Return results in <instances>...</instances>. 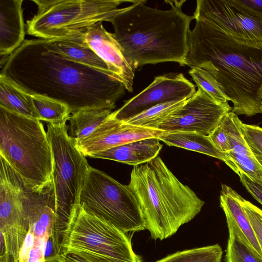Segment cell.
I'll list each match as a JSON object with an SVG mask.
<instances>
[{"mask_svg": "<svg viewBox=\"0 0 262 262\" xmlns=\"http://www.w3.org/2000/svg\"><path fill=\"white\" fill-rule=\"evenodd\" d=\"M223 250L219 244L178 251L156 262H220Z\"/></svg>", "mask_w": 262, "mask_h": 262, "instance_id": "obj_24", "label": "cell"}, {"mask_svg": "<svg viewBox=\"0 0 262 262\" xmlns=\"http://www.w3.org/2000/svg\"><path fill=\"white\" fill-rule=\"evenodd\" d=\"M0 156L40 192L53 183V157L42 123L0 106Z\"/></svg>", "mask_w": 262, "mask_h": 262, "instance_id": "obj_5", "label": "cell"}, {"mask_svg": "<svg viewBox=\"0 0 262 262\" xmlns=\"http://www.w3.org/2000/svg\"><path fill=\"white\" fill-rule=\"evenodd\" d=\"M232 108L217 102L201 88L157 128L166 132H183L209 135Z\"/></svg>", "mask_w": 262, "mask_h": 262, "instance_id": "obj_10", "label": "cell"}, {"mask_svg": "<svg viewBox=\"0 0 262 262\" xmlns=\"http://www.w3.org/2000/svg\"><path fill=\"white\" fill-rule=\"evenodd\" d=\"M188 73L198 88H201L219 103L227 104V98L216 80L206 70L198 67L190 68Z\"/></svg>", "mask_w": 262, "mask_h": 262, "instance_id": "obj_26", "label": "cell"}, {"mask_svg": "<svg viewBox=\"0 0 262 262\" xmlns=\"http://www.w3.org/2000/svg\"><path fill=\"white\" fill-rule=\"evenodd\" d=\"M242 123L237 115L232 111L226 114L220 122L228 135L231 144V150L237 153L253 155L244 139L241 130Z\"/></svg>", "mask_w": 262, "mask_h": 262, "instance_id": "obj_25", "label": "cell"}, {"mask_svg": "<svg viewBox=\"0 0 262 262\" xmlns=\"http://www.w3.org/2000/svg\"><path fill=\"white\" fill-rule=\"evenodd\" d=\"M231 2L247 13L262 19V0H230Z\"/></svg>", "mask_w": 262, "mask_h": 262, "instance_id": "obj_32", "label": "cell"}, {"mask_svg": "<svg viewBox=\"0 0 262 262\" xmlns=\"http://www.w3.org/2000/svg\"><path fill=\"white\" fill-rule=\"evenodd\" d=\"M35 242V239L33 233V226H30L19 251V262H28L30 251L34 247Z\"/></svg>", "mask_w": 262, "mask_h": 262, "instance_id": "obj_34", "label": "cell"}, {"mask_svg": "<svg viewBox=\"0 0 262 262\" xmlns=\"http://www.w3.org/2000/svg\"><path fill=\"white\" fill-rule=\"evenodd\" d=\"M225 153L233 162L239 173L242 172L253 181L262 184V166L253 155L232 150Z\"/></svg>", "mask_w": 262, "mask_h": 262, "instance_id": "obj_27", "label": "cell"}, {"mask_svg": "<svg viewBox=\"0 0 262 262\" xmlns=\"http://www.w3.org/2000/svg\"><path fill=\"white\" fill-rule=\"evenodd\" d=\"M162 145L157 137L133 141L93 155V158L107 159L136 166L158 156Z\"/></svg>", "mask_w": 262, "mask_h": 262, "instance_id": "obj_18", "label": "cell"}, {"mask_svg": "<svg viewBox=\"0 0 262 262\" xmlns=\"http://www.w3.org/2000/svg\"><path fill=\"white\" fill-rule=\"evenodd\" d=\"M226 262H262L244 242L234 236H229L226 252Z\"/></svg>", "mask_w": 262, "mask_h": 262, "instance_id": "obj_28", "label": "cell"}, {"mask_svg": "<svg viewBox=\"0 0 262 262\" xmlns=\"http://www.w3.org/2000/svg\"><path fill=\"white\" fill-rule=\"evenodd\" d=\"M241 130L251 152L262 166V127L242 123Z\"/></svg>", "mask_w": 262, "mask_h": 262, "instance_id": "obj_29", "label": "cell"}, {"mask_svg": "<svg viewBox=\"0 0 262 262\" xmlns=\"http://www.w3.org/2000/svg\"><path fill=\"white\" fill-rule=\"evenodd\" d=\"M164 131L127 124L111 115L90 135L74 142L84 157L141 139L158 137Z\"/></svg>", "mask_w": 262, "mask_h": 262, "instance_id": "obj_13", "label": "cell"}, {"mask_svg": "<svg viewBox=\"0 0 262 262\" xmlns=\"http://www.w3.org/2000/svg\"><path fill=\"white\" fill-rule=\"evenodd\" d=\"M23 0H0V56L6 58L25 41Z\"/></svg>", "mask_w": 262, "mask_h": 262, "instance_id": "obj_16", "label": "cell"}, {"mask_svg": "<svg viewBox=\"0 0 262 262\" xmlns=\"http://www.w3.org/2000/svg\"><path fill=\"white\" fill-rule=\"evenodd\" d=\"M47 126L54 162L55 228L62 231L71 211L79 203L90 165L70 137L67 122Z\"/></svg>", "mask_w": 262, "mask_h": 262, "instance_id": "obj_8", "label": "cell"}, {"mask_svg": "<svg viewBox=\"0 0 262 262\" xmlns=\"http://www.w3.org/2000/svg\"><path fill=\"white\" fill-rule=\"evenodd\" d=\"M239 200L251 224L262 251V210L241 196Z\"/></svg>", "mask_w": 262, "mask_h": 262, "instance_id": "obj_30", "label": "cell"}, {"mask_svg": "<svg viewBox=\"0 0 262 262\" xmlns=\"http://www.w3.org/2000/svg\"><path fill=\"white\" fill-rule=\"evenodd\" d=\"M43 244L44 242L35 239V245L30 251L28 262H46Z\"/></svg>", "mask_w": 262, "mask_h": 262, "instance_id": "obj_35", "label": "cell"}, {"mask_svg": "<svg viewBox=\"0 0 262 262\" xmlns=\"http://www.w3.org/2000/svg\"><path fill=\"white\" fill-rule=\"evenodd\" d=\"M31 95L40 121L58 124L69 120L71 112L67 104L46 96Z\"/></svg>", "mask_w": 262, "mask_h": 262, "instance_id": "obj_23", "label": "cell"}, {"mask_svg": "<svg viewBox=\"0 0 262 262\" xmlns=\"http://www.w3.org/2000/svg\"><path fill=\"white\" fill-rule=\"evenodd\" d=\"M84 38L86 44L104 61L109 71L127 91L132 92L135 71L125 58L113 33L105 30L102 22H99L88 29Z\"/></svg>", "mask_w": 262, "mask_h": 262, "instance_id": "obj_14", "label": "cell"}, {"mask_svg": "<svg viewBox=\"0 0 262 262\" xmlns=\"http://www.w3.org/2000/svg\"><path fill=\"white\" fill-rule=\"evenodd\" d=\"M186 101L174 100L160 103L123 121L137 126L157 129L160 125L180 108Z\"/></svg>", "mask_w": 262, "mask_h": 262, "instance_id": "obj_22", "label": "cell"}, {"mask_svg": "<svg viewBox=\"0 0 262 262\" xmlns=\"http://www.w3.org/2000/svg\"><path fill=\"white\" fill-rule=\"evenodd\" d=\"M208 136L220 151L226 152L231 150L228 135L220 123Z\"/></svg>", "mask_w": 262, "mask_h": 262, "instance_id": "obj_31", "label": "cell"}, {"mask_svg": "<svg viewBox=\"0 0 262 262\" xmlns=\"http://www.w3.org/2000/svg\"><path fill=\"white\" fill-rule=\"evenodd\" d=\"M188 45L185 66L210 73L232 102L231 111L248 117L262 113V41L236 38L210 23L195 20Z\"/></svg>", "mask_w": 262, "mask_h": 262, "instance_id": "obj_2", "label": "cell"}, {"mask_svg": "<svg viewBox=\"0 0 262 262\" xmlns=\"http://www.w3.org/2000/svg\"><path fill=\"white\" fill-rule=\"evenodd\" d=\"M261 111H262V93L261 95Z\"/></svg>", "mask_w": 262, "mask_h": 262, "instance_id": "obj_37", "label": "cell"}, {"mask_svg": "<svg viewBox=\"0 0 262 262\" xmlns=\"http://www.w3.org/2000/svg\"><path fill=\"white\" fill-rule=\"evenodd\" d=\"M195 20L210 23L236 38L262 41V19L247 13L230 0H198Z\"/></svg>", "mask_w": 262, "mask_h": 262, "instance_id": "obj_11", "label": "cell"}, {"mask_svg": "<svg viewBox=\"0 0 262 262\" xmlns=\"http://www.w3.org/2000/svg\"><path fill=\"white\" fill-rule=\"evenodd\" d=\"M84 34L66 40L43 39V46L49 51L67 60L113 75L104 61L85 42Z\"/></svg>", "mask_w": 262, "mask_h": 262, "instance_id": "obj_17", "label": "cell"}, {"mask_svg": "<svg viewBox=\"0 0 262 262\" xmlns=\"http://www.w3.org/2000/svg\"><path fill=\"white\" fill-rule=\"evenodd\" d=\"M112 111L102 109H88L72 113L69 121V135L76 142L89 135L112 113Z\"/></svg>", "mask_w": 262, "mask_h": 262, "instance_id": "obj_21", "label": "cell"}, {"mask_svg": "<svg viewBox=\"0 0 262 262\" xmlns=\"http://www.w3.org/2000/svg\"><path fill=\"white\" fill-rule=\"evenodd\" d=\"M185 2L165 1L171 8L164 10L147 6L146 1H136L114 18L113 36L135 71L165 62L185 66L190 25L194 19L182 11Z\"/></svg>", "mask_w": 262, "mask_h": 262, "instance_id": "obj_3", "label": "cell"}, {"mask_svg": "<svg viewBox=\"0 0 262 262\" xmlns=\"http://www.w3.org/2000/svg\"><path fill=\"white\" fill-rule=\"evenodd\" d=\"M4 75L31 95L67 104L71 114L88 109L112 111L126 90L113 75L67 60L47 50L43 39L25 40L0 59Z\"/></svg>", "mask_w": 262, "mask_h": 262, "instance_id": "obj_1", "label": "cell"}, {"mask_svg": "<svg viewBox=\"0 0 262 262\" xmlns=\"http://www.w3.org/2000/svg\"><path fill=\"white\" fill-rule=\"evenodd\" d=\"M128 186L139 204L145 229L154 239L163 240L174 234L205 204L159 156L134 166Z\"/></svg>", "mask_w": 262, "mask_h": 262, "instance_id": "obj_4", "label": "cell"}, {"mask_svg": "<svg viewBox=\"0 0 262 262\" xmlns=\"http://www.w3.org/2000/svg\"><path fill=\"white\" fill-rule=\"evenodd\" d=\"M0 106L39 120L32 96L6 76L0 74Z\"/></svg>", "mask_w": 262, "mask_h": 262, "instance_id": "obj_20", "label": "cell"}, {"mask_svg": "<svg viewBox=\"0 0 262 262\" xmlns=\"http://www.w3.org/2000/svg\"><path fill=\"white\" fill-rule=\"evenodd\" d=\"M61 253L89 262H143L125 233L79 203L71 211L61 234Z\"/></svg>", "mask_w": 262, "mask_h": 262, "instance_id": "obj_6", "label": "cell"}, {"mask_svg": "<svg viewBox=\"0 0 262 262\" xmlns=\"http://www.w3.org/2000/svg\"><path fill=\"white\" fill-rule=\"evenodd\" d=\"M36 13L27 21V34L46 40H65L84 34L93 25L112 23L125 8L119 0H32Z\"/></svg>", "mask_w": 262, "mask_h": 262, "instance_id": "obj_7", "label": "cell"}, {"mask_svg": "<svg viewBox=\"0 0 262 262\" xmlns=\"http://www.w3.org/2000/svg\"><path fill=\"white\" fill-rule=\"evenodd\" d=\"M169 146H176L218 159L225 163L238 175V170L233 162L225 152L220 151L208 136L191 132H164L157 137Z\"/></svg>", "mask_w": 262, "mask_h": 262, "instance_id": "obj_19", "label": "cell"}, {"mask_svg": "<svg viewBox=\"0 0 262 262\" xmlns=\"http://www.w3.org/2000/svg\"><path fill=\"white\" fill-rule=\"evenodd\" d=\"M79 203L124 233L145 229L141 209L128 185L91 166Z\"/></svg>", "mask_w": 262, "mask_h": 262, "instance_id": "obj_9", "label": "cell"}, {"mask_svg": "<svg viewBox=\"0 0 262 262\" xmlns=\"http://www.w3.org/2000/svg\"><path fill=\"white\" fill-rule=\"evenodd\" d=\"M196 92L195 85L182 73H171L156 76L144 90L117 110L114 118L124 121L157 104L174 100H186Z\"/></svg>", "mask_w": 262, "mask_h": 262, "instance_id": "obj_12", "label": "cell"}, {"mask_svg": "<svg viewBox=\"0 0 262 262\" xmlns=\"http://www.w3.org/2000/svg\"><path fill=\"white\" fill-rule=\"evenodd\" d=\"M220 262H222V261H220Z\"/></svg>", "mask_w": 262, "mask_h": 262, "instance_id": "obj_38", "label": "cell"}, {"mask_svg": "<svg viewBox=\"0 0 262 262\" xmlns=\"http://www.w3.org/2000/svg\"><path fill=\"white\" fill-rule=\"evenodd\" d=\"M238 176L247 191L262 205V184L253 181L242 172H239Z\"/></svg>", "mask_w": 262, "mask_h": 262, "instance_id": "obj_33", "label": "cell"}, {"mask_svg": "<svg viewBox=\"0 0 262 262\" xmlns=\"http://www.w3.org/2000/svg\"><path fill=\"white\" fill-rule=\"evenodd\" d=\"M240 196L230 186L222 184L220 206L226 216L229 236H236L255 254L262 257V251L251 224L241 205Z\"/></svg>", "mask_w": 262, "mask_h": 262, "instance_id": "obj_15", "label": "cell"}, {"mask_svg": "<svg viewBox=\"0 0 262 262\" xmlns=\"http://www.w3.org/2000/svg\"><path fill=\"white\" fill-rule=\"evenodd\" d=\"M46 262H89L85 259L74 254L60 253L56 256L46 260Z\"/></svg>", "mask_w": 262, "mask_h": 262, "instance_id": "obj_36", "label": "cell"}]
</instances>
